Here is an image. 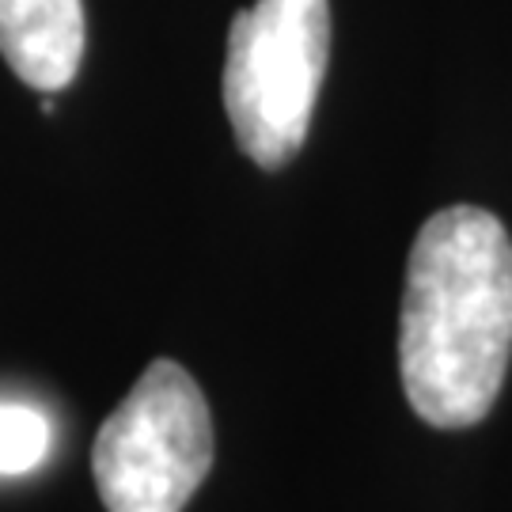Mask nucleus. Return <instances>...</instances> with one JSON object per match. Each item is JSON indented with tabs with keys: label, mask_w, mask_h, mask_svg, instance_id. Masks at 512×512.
<instances>
[{
	"label": "nucleus",
	"mask_w": 512,
	"mask_h": 512,
	"mask_svg": "<svg viewBox=\"0 0 512 512\" xmlns=\"http://www.w3.org/2000/svg\"><path fill=\"white\" fill-rule=\"evenodd\" d=\"M0 57L27 88H69L84 57V4L0 0Z\"/></svg>",
	"instance_id": "obj_4"
},
{
	"label": "nucleus",
	"mask_w": 512,
	"mask_h": 512,
	"mask_svg": "<svg viewBox=\"0 0 512 512\" xmlns=\"http://www.w3.org/2000/svg\"><path fill=\"white\" fill-rule=\"evenodd\" d=\"M213 467V418L179 361H152L103 421L92 475L107 512H183Z\"/></svg>",
	"instance_id": "obj_3"
},
{
	"label": "nucleus",
	"mask_w": 512,
	"mask_h": 512,
	"mask_svg": "<svg viewBox=\"0 0 512 512\" xmlns=\"http://www.w3.org/2000/svg\"><path fill=\"white\" fill-rule=\"evenodd\" d=\"M512 357V239L478 205L421 224L406 258L399 372L406 403L437 429L478 425Z\"/></svg>",
	"instance_id": "obj_1"
},
{
	"label": "nucleus",
	"mask_w": 512,
	"mask_h": 512,
	"mask_svg": "<svg viewBox=\"0 0 512 512\" xmlns=\"http://www.w3.org/2000/svg\"><path fill=\"white\" fill-rule=\"evenodd\" d=\"M50 452V421L19 403H0V475H27Z\"/></svg>",
	"instance_id": "obj_5"
},
{
	"label": "nucleus",
	"mask_w": 512,
	"mask_h": 512,
	"mask_svg": "<svg viewBox=\"0 0 512 512\" xmlns=\"http://www.w3.org/2000/svg\"><path fill=\"white\" fill-rule=\"evenodd\" d=\"M330 54L327 0H258L239 12L224 57V110L258 167L289 164L311 126Z\"/></svg>",
	"instance_id": "obj_2"
}]
</instances>
